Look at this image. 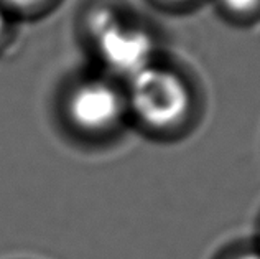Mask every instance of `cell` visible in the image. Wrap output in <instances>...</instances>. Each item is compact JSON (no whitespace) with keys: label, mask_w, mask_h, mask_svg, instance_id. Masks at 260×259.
I'll use <instances>...</instances> for the list:
<instances>
[{"label":"cell","mask_w":260,"mask_h":259,"mask_svg":"<svg viewBox=\"0 0 260 259\" xmlns=\"http://www.w3.org/2000/svg\"><path fill=\"white\" fill-rule=\"evenodd\" d=\"M119 93L104 81H86L73 91L68 111L74 124L86 131H102L122 114Z\"/></svg>","instance_id":"cell-3"},{"label":"cell","mask_w":260,"mask_h":259,"mask_svg":"<svg viewBox=\"0 0 260 259\" xmlns=\"http://www.w3.org/2000/svg\"><path fill=\"white\" fill-rule=\"evenodd\" d=\"M5 26H7V18H5V13L0 9V37H2V33L5 32Z\"/></svg>","instance_id":"cell-6"},{"label":"cell","mask_w":260,"mask_h":259,"mask_svg":"<svg viewBox=\"0 0 260 259\" xmlns=\"http://www.w3.org/2000/svg\"><path fill=\"white\" fill-rule=\"evenodd\" d=\"M89 30L102 60L114 71L134 76L150 66L153 53L150 35L139 26L122 22L112 10H95L89 18Z\"/></svg>","instance_id":"cell-2"},{"label":"cell","mask_w":260,"mask_h":259,"mask_svg":"<svg viewBox=\"0 0 260 259\" xmlns=\"http://www.w3.org/2000/svg\"><path fill=\"white\" fill-rule=\"evenodd\" d=\"M239 259H260V254H245V256H241Z\"/></svg>","instance_id":"cell-7"},{"label":"cell","mask_w":260,"mask_h":259,"mask_svg":"<svg viewBox=\"0 0 260 259\" xmlns=\"http://www.w3.org/2000/svg\"><path fill=\"white\" fill-rule=\"evenodd\" d=\"M4 2L12 7H17V9H30V7L42 4L43 0H4Z\"/></svg>","instance_id":"cell-5"},{"label":"cell","mask_w":260,"mask_h":259,"mask_svg":"<svg viewBox=\"0 0 260 259\" xmlns=\"http://www.w3.org/2000/svg\"><path fill=\"white\" fill-rule=\"evenodd\" d=\"M260 0H222V4L228 9L234 12H249L252 9H255Z\"/></svg>","instance_id":"cell-4"},{"label":"cell","mask_w":260,"mask_h":259,"mask_svg":"<svg viewBox=\"0 0 260 259\" xmlns=\"http://www.w3.org/2000/svg\"><path fill=\"white\" fill-rule=\"evenodd\" d=\"M130 104L148 126L170 127L186 116L189 93L175 73L147 66L132 76Z\"/></svg>","instance_id":"cell-1"}]
</instances>
